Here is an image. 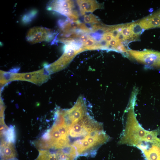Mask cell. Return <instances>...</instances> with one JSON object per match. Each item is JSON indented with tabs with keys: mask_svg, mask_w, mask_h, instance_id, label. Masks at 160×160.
Wrapping results in <instances>:
<instances>
[{
	"mask_svg": "<svg viewBox=\"0 0 160 160\" xmlns=\"http://www.w3.org/2000/svg\"><path fill=\"white\" fill-rule=\"evenodd\" d=\"M129 54L137 61L154 68H160V52L150 49H128Z\"/></svg>",
	"mask_w": 160,
	"mask_h": 160,
	"instance_id": "cell-1",
	"label": "cell"
},
{
	"mask_svg": "<svg viewBox=\"0 0 160 160\" xmlns=\"http://www.w3.org/2000/svg\"><path fill=\"white\" fill-rule=\"evenodd\" d=\"M53 34L50 30L41 27H35L28 31L26 39L30 42L34 44L50 40Z\"/></svg>",
	"mask_w": 160,
	"mask_h": 160,
	"instance_id": "cell-2",
	"label": "cell"
},
{
	"mask_svg": "<svg viewBox=\"0 0 160 160\" xmlns=\"http://www.w3.org/2000/svg\"><path fill=\"white\" fill-rule=\"evenodd\" d=\"M138 21L143 30L160 28V9Z\"/></svg>",
	"mask_w": 160,
	"mask_h": 160,
	"instance_id": "cell-3",
	"label": "cell"
},
{
	"mask_svg": "<svg viewBox=\"0 0 160 160\" xmlns=\"http://www.w3.org/2000/svg\"><path fill=\"white\" fill-rule=\"evenodd\" d=\"M1 160H9L15 158L17 153L12 143L3 141L1 145Z\"/></svg>",
	"mask_w": 160,
	"mask_h": 160,
	"instance_id": "cell-4",
	"label": "cell"
},
{
	"mask_svg": "<svg viewBox=\"0 0 160 160\" xmlns=\"http://www.w3.org/2000/svg\"><path fill=\"white\" fill-rule=\"evenodd\" d=\"M81 12L82 15L86 12H92L97 8H99L100 5L97 2L94 1H77Z\"/></svg>",
	"mask_w": 160,
	"mask_h": 160,
	"instance_id": "cell-5",
	"label": "cell"
},
{
	"mask_svg": "<svg viewBox=\"0 0 160 160\" xmlns=\"http://www.w3.org/2000/svg\"><path fill=\"white\" fill-rule=\"evenodd\" d=\"M39 155L35 160H57L54 152L49 150H39Z\"/></svg>",
	"mask_w": 160,
	"mask_h": 160,
	"instance_id": "cell-6",
	"label": "cell"
},
{
	"mask_svg": "<svg viewBox=\"0 0 160 160\" xmlns=\"http://www.w3.org/2000/svg\"><path fill=\"white\" fill-rule=\"evenodd\" d=\"M35 146L39 150H49L53 148V143L50 141L44 140L41 138L34 142Z\"/></svg>",
	"mask_w": 160,
	"mask_h": 160,
	"instance_id": "cell-7",
	"label": "cell"
},
{
	"mask_svg": "<svg viewBox=\"0 0 160 160\" xmlns=\"http://www.w3.org/2000/svg\"><path fill=\"white\" fill-rule=\"evenodd\" d=\"M150 156V160H160V148L154 146Z\"/></svg>",
	"mask_w": 160,
	"mask_h": 160,
	"instance_id": "cell-8",
	"label": "cell"
},
{
	"mask_svg": "<svg viewBox=\"0 0 160 160\" xmlns=\"http://www.w3.org/2000/svg\"><path fill=\"white\" fill-rule=\"evenodd\" d=\"M84 21L85 23H98L99 20L96 17L92 14L85 15L84 16Z\"/></svg>",
	"mask_w": 160,
	"mask_h": 160,
	"instance_id": "cell-9",
	"label": "cell"
},
{
	"mask_svg": "<svg viewBox=\"0 0 160 160\" xmlns=\"http://www.w3.org/2000/svg\"><path fill=\"white\" fill-rule=\"evenodd\" d=\"M6 137L8 142L12 143L15 140V135L13 128L9 129L7 133Z\"/></svg>",
	"mask_w": 160,
	"mask_h": 160,
	"instance_id": "cell-10",
	"label": "cell"
},
{
	"mask_svg": "<svg viewBox=\"0 0 160 160\" xmlns=\"http://www.w3.org/2000/svg\"><path fill=\"white\" fill-rule=\"evenodd\" d=\"M55 126L57 127L62 136H67L68 128L65 124L58 126Z\"/></svg>",
	"mask_w": 160,
	"mask_h": 160,
	"instance_id": "cell-11",
	"label": "cell"
},
{
	"mask_svg": "<svg viewBox=\"0 0 160 160\" xmlns=\"http://www.w3.org/2000/svg\"><path fill=\"white\" fill-rule=\"evenodd\" d=\"M89 36L86 34H83L80 37V41L83 43V44L85 43L88 39Z\"/></svg>",
	"mask_w": 160,
	"mask_h": 160,
	"instance_id": "cell-12",
	"label": "cell"
},
{
	"mask_svg": "<svg viewBox=\"0 0 160 160\" xmlns=\"http://www.w3.org/2000/svg\"><path fill=\"white\" fill-rule=\"evenodd\" d=\"M9 160H18V159H16V158H13V159H10Z\"/></svg>",
	"mask_w": 160,
	"mask_h": 160,
	"instance_id": "cell-13",
	"label": "cell"
}]
</instances>
